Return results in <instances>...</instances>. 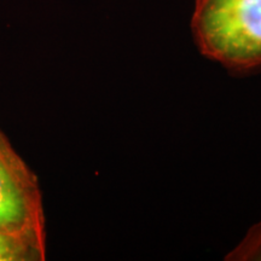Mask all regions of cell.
<instances>
[{"label": "cell", "instance_id": "cell-4", "mask_svg": "<svg viewBox=\"0 0 261 261\" xmlns=\"http://www.w3.org/2000/svg\"><path fill=\"white\" fill-rule=\"evenodd\" d=\"M238 261L261 260V221L253 226L243 241L231 252Z\"/></svg>", "mask_w": 261, "mask_h": 261}, {"label": "cell", "instance_id": "cell-2", "mask_svg": "<svg viewBox=\"0 0 261 261\" xmlns=\"http://www.w3.org/2000/svg\"><path fill=\"white\" fill-rule=\"evenodd\" d=\"M0 233L46 254L42 197L38 178L0 129Z\"/></svg>", "mask_w": 261, "mask_h": 261}, {"label": "cell", "instance_id": "cell-1", "mask_svg": "<svg viewBox=\"0 0 261 261\" xmlns=\"http://www.w3.org/2000/svg\"><path fill=\"white\" fill-rule=\"evenodd\" d=\"M191 32L201 54L227 70L261 68V0H195Z\"/></svg>", "mask_w": 261, "mask_h": 261}, {"label": "cell", "instance_id": "cell-3", "mask_svg": "<svg viewBox=\"0 0 261 261\" xmlns=\"http://www.w3.org/2000/svg\"><path fill=\"white\" fill-rule=\"evenodd\" d=\"M45 256L31 244L0 233V261H42Z\"/></svg>", "mask_w": 261, "mask_h": 261}]
</instances>
